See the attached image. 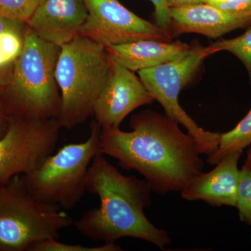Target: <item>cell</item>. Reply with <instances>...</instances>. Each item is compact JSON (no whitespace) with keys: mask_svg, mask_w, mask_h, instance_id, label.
Listing matches in <instances>:
<instances>
[{"mask_svg":"<svg viewBox=\"0 0 251 251\" xmlns=\"http://www.w3.org/2000/svg\"><path fill=\"white\" fill-rule=\"evenodd\" d=\"M131 131L101 128L102 154L126 171L138 172L153 192L181 191L202 173L204 163L196 141L167 115L145 110L130 120Z\"/></svg>","mask_w":251,"mask_h":251,"instance_id":"1","label":"cell"},{"mask_svg":"<svg viewBox=\"0 0 251 251\" xmlns=\"http://www.w3.org/2000/svg\"><path fill=\"white\" fill-rule=\"evenodd\" d=\"M86 191L97 195L100 204L74 223L82 235L105 243L135 238L162 250L171 244L168 232L153 226L144 213L151 202L152 191L147 181L122 174L102 153L91 163Z\"/></svg>","mask_w":251,"mask_h":251,"instance_id":"2","label":"cell"},{"mask_svg":"<svg viewBox=\"0 0 251 251\" xmlns=\"http://www.w3.org/2000/svg\"><path fill=\"white\" fill-rule=\"evenodd\" d=\"M60 47L43 40L27 27L21 53L14 62L0 101L9 116L57 119L61 97L55 79Z\"/></svg>","mask_w":251,"mask_h":251,"instance_id":"3","label":"cell"},{"mask_svg":"<svg viewBox=\"0 0 251 251\" xmlns=\"http://www.w3.org/2000/svg\"><path fill=\"white\" fill-rule=\"evenodd\" d=\"M110 63L106 48L85 36H77L61 46L55 69L60 90L57 120L61 128L72 129L93 115Z\"/></svg>","mask_w":251,"mask_h":251,"instance_id":"4","label":"cell"},{"mask_svg":"<svg viewBox=\"0 0 251 251\" xmlns=\"http://www.w3.org/2000/svg\"><path fill=\"white\" fill-rule=\"evenodd\" d=\"M73 224L59 206L34 198L23 175L0 186V251H29L37 243L58 239Z\"/></svg>","mask_w":251,"mask_h":251,"instance_id":"5","label":"cell"},{"mask_svg":"<svg viewBox=\"0 0 251 251\" xmlns=\"http://www.w3.org/2000/svg\"><path fill=\"white\" fill-rule=\"evenodd\" d=\"M101 127L97 121L91 125L85 141L64 145L44 162L23 175L25 184L36 199L72 210L86 191V180L92 160L100 154Z\"/></svg>","mask_w":251,"mask_h":251,"instance_id":"6","label":"cell"},{"mask_svg":"<svg viewBox=\"0 0 251 251\" xmlns=\"http://www.w3.org/2000/svg\"><path fill=\"white\" fill-rule=\"evenodd\" d=\"M211 54L209 47L195 46L182 58L138 72L140 80L154 100L163 106L166 115L184 126L196 141L201 154L207 156L218 148L221 133L207 131L199 126L180 105L179 96L203 61Z\"/></svg>","mask_w":251,"mask_h":251,"instance_id":"7","label":"cell"},{"mask_svg":"<svg viewBox=\"0 0 251 251\" xmlns=\"http://www.w3.org/2000/svg\"><path fill=\"white\" fill-rule=\"evenodd\" d=\"M60 128L57 119L10 116L0 138V186L40 166L54 152Z\"/></svg>","mask_w":251,"mask_h":251,"instance_id":"8","label":"cell"},{"mask_svg":"<svg viewBox=\"0 0 251 251\" xmlns=\"http://www.w3.org/2000/svg\"><path fill=\"white\" fill-rule=\"evenodd\" d=\"M88 16L80 35L104 47L143 39L171 41L169 31L148 22L118 0H85Z\"/></svg>","mask_w":251,"mask_h":251,"instance_id":"9","label":"cell"},{"mask_svg":"<svg viewBox=\"0 0 251 251\" xmlns=\"http://www.w3.org/2000/svg\"><path fill=\"white\" fill-rule=\"evenodd\" d=\"M110 60L106 82L93 110L96 121L101 128L120 127L130 112L155 100L133 72Z\"/></svg>","mask_w":251,"mask_h":251,"instance_id":"10","label":"cell"},{"mask_svg":"<svg viewBox=\"0 0 251 251\" xmlns=\"http://www.w3.org/2000/svg\"><path fill=\"white\" fill-rule=\"evenodd\" d=\"M87 16L85 0H45L26 24L43 40L61 47L80 35Z\"/></svg>","mask_w":251,"mask_h":251,"instance_id":"11","label":"cell"},{"mask_svg":"<svg viewBox=\"0 0 251 251\" xmlns=\"http://www.w3.org/2000/svg\"><path fill=\"white\" fill-rule=\"evenodd\" d=\"M243 151L226 155L210 172L200 173L181 191L187 201H202L213 206L237 204L240 170L238 162Z\"/></svg>","mask_w":251,"mask_h":251,"instance_id":"12","label":"cell"},{"mask_svg":"<svg viewBox=\"0 0 251 251\" xmlns=\"http://www.w3.org/2000/svg\"><path fill=\"white\" fill-rule=\"evenodd\" d=\"M171 35L197 33L209 38H218L239 28L251 25V14L237 15L202 3L171 9Z\"/></svg>","mask_w":251,"mask_h":251,"instance_id":"13","label":"cell"},{"mask_svg":"<svg viewBox=\"0 0 251 251\" xmlns=\"http://www.w3.org/2000/svg\"><path fill=\"white\" fill-rule=\"evenodd\" d=\"M106 50L114 62L138 72L182 58L190 53L192 46L180 41L143 39L108 46Z\"/></svg>","mask_w":251,"mask_h":251,"instance_id":"14","label":"cell"},{"mask_svg":"<svg viewBox=\"0 0 251 251\" xmlns=\"http://www.w3.org/2000/svg\"><path fill=\"white\" fill-rule=\"evenodd\" d=\"M251 145V109L237 126L226 133H221L219 146L207 157V163L215 166L226 155L232 151H243Z\"/></svg>","mask_w":251,"mask_h":251,"instance_id":"15","label":"cell"},{"mask_svg":"<svg viewBox=\"0 0 251 251\" xmlns=\"http://www.w3.org/2000/svg\"><path fill=\"white\" fill-rule=\"evenodd\" d=\"M208 47L212 54L227 51L235 55L245 66L251 84V25L241 36L234 39L216 41Z\"/></svg>","mask_w":251,"mask_h":251,"instance_id":"16","label":"cell"},{"mask_svg":"<svg viewBox=\"0 0 251 251\" xmlns=\"http://www.w3.org/2000/svg\"><path fill=\"white\" fill-rule=\"evenodd\" d=\"M236 207L241 221L251 226V148L247 151V159L240 170Z\"/></svg>","mask_w":251,"mask_h":251,"instance_id":"17","label":"cell"},{"mask_svg":"<svg viewBox=\"0 0 251 251\" xmlns=\"http://www.w3.org/2000/svg\"><path fill=\"white\" fill-rule=\"evenodd\" d=\"M45 0H0V14L14 21L27 23Z\"/></svg>","mask_w":251,"mask_h":251,"instance_id":"18","label":"cell"},{"mask_svg":"<svg viewBox=\"0 0 251 251\" xmlns=\"http://www.w3.org/2000/svg\"><path fill=\"white\" fill-rule=\"evenodd\" d=\"M122 249L115 242L105 243L98 247H85L80 244L59 242L57 239H49L37 243L29 251H121Z\"/></svg>","mask_w":251,"mask_h":251,"instance_id":"19","label":"cell"},{"mask_svg":"<svg viewBox=\"0 0 251 251\" xmlns=\"http://www.w3.org/2000/svg\"><path fill=\"white\" fill-rule=\"evenodd\" d=\"M23 47V37L21 31L9 30L0 36V52L9 64L15 62Z\"/></svg>","mask_w":251,"mask_h":251,"instance_id":"20","label":"cell"},{"mask_svg":"<svg viewBox=\"0 0 251 251\" xmlns=\"http://www.w3.org/2000/svg\"><path fill=\"white\" fill-rule=\"evenodd\" d=\"M206 3L229 14H251V0H206Z\"/></svg>","mask_w":251,"mask_h":251,"instance_id":"21","label":"cell"},{"mask_svg":"<svg viewBox=\"0 0 251 251\" xmlns=\"http://www.w3.org/2000/svg\"><path fill=\"white\" fill-rule=\"evenodd\" d=\"M154 6L155 20L158 27L168 31L171 24V8L166 0H150Z\"/></svg>","mask_w":251,"mask_h":251,"instance_id":"22","label":"cell"},{"mask_svg":"<svg viewBox=\"0 0 251 251\" xmlns=\"http://www.w3.org/2000/svg\"><path fill=\"white\" fill-rule=\"evenodd\" d=\"M24 23L17 22L0 14V36L5 31L9 30L21 31Z\"/></svg>","mask_w":251,"mask_h":251,"instance_id":"23","label":"cell"},{"mask_svg":"<svg viewBox=\"0 0 251 251\" xmlns=\"http://www.w3.org/2000/svg\"><path fill=\"white\" fill-rule=\"evenodd\" d=\"M166 2L169 7L172 9V8L185 7V6L202 4V3H205L206 0H166Z\"/></svg>","mask_w":251,"mask_h":251,"instance_id":"24","label":"cell"},{"mask_svg":"<svg viewBox=\"0 0 251 251\" xmlns=\"http://www.w3.org/2000/svg\"><path fill=\"white\" fill-rule=\"evenodd\" d=\"M10 116L0 103V138L3 136L9 127Z\"/></svg>","mask_w":251,"mask_h":251,"instance_id":"25","label":"cell"},{"mask_svg":"<svg viewBox=\"0 0 251 251\" xmlns=\"http://www.w3.org/2000/svg\"><path fill=\"white\" fill-rule=\"evenodd\" d=\"M6 69H0V92L2 94L3 91L4 90L5 87H7L9 82L6 81Z\"/></svg>","mask_w":251,"mask_h":251,"instance_id":"26","label":"cell"},{"mask_svg":"<svg viewBox=\"0 0 251 251\" xmlns=\"http://www.w3.org/2000/svg\"><path fill=\"white\" fill-rule=\"evenodd\" d=\"M1 92H0V97H1ZM0 103H1V101H0Z\"/></svg>","mask_w":251,"mask_h":251,"instance_id":"27","label":"cell"},{"mask_svg":"<svg viewBox=\"0 0 251 251\" xmlns=\"http://www.w3.org/2000/svg\"></svg>","mask_w":251,"mask_h":251,"instance_id":"28","label":"cell"}]
</instances>
